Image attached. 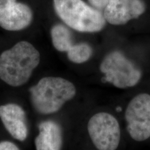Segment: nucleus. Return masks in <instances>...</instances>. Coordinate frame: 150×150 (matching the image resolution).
<instances>
[{
    "label": "nucleus",
    "mask_w": 150,
    "mask_h": 150,
    "mask_svg": "<svg viewBox=\"0 0 150 150\" xmlns=\"http://www.w3.org/2000/svg\"><path fill=\"white\" fill-rule=\"evenodd\" d=\"M40 61V53L32 44L18 42L0 55V79L13 87L23 86Z\"/></svg>",
    "instance_id": "f257e3e1"
},
{
    "label": "nucleus",
    "mask_w": 150,
    "mask_h": 150,
    "mask_svg": "<svg viewBox=\"0 0 150 150\" xmlns=\"http://www.w3.org/2000/svg\"><path fill=\"white\" fill-rule=\"evenodd\" d=\"M34 109L42 115L55 113L67 101L74 98L76 91L74 84L61 77L47 76L29 89Z\"/></svg>",
    "instance_id": "f03ea898"
},
{
    "label": "nucleus",
    "mask_w": 150,
    "mask_h": 150,
    "mask_svg": "<svg viewBox=\"0 0 150 150\" xmlns=\"http://www.w3.org/2000/svg\"><path fill=\"white\" fill-rule=\"evenodd\" d=\"M54 8L59 18L68 27L83 33H96L106 24L101 11L83 0H53Z\"/></svg>",
    "instance_id": "7ed1b4c3"
},
{
    "label": "nucleus",
    "mask_w": 150,
    "mask_h": 150,
    "mask_svg": "<svg viewBox=\"0 0 150 150\" xmlns=\"http://www.w3.org/2000/svg\"><path fill=\"white\" fill-rule=\"evenodd\" d=\"M104 81L118 88L134 87L142 77L140 69L120 51H112L104 58L99 66Z\"/></svg>",
    "instance_id": "20e7f679"
},
{
    "label": "nucleus",
    "mask_w": 150,
    "mask_h": 150,
    "mask_svg": "<svg viewBox=\"0 0 150 150\" xmlns=\"http://www.w3.org/2000/svg\"><path fill=\"white\" fill-rule=\"evenodd\" d=\"M90 138L98 150H116L120 141V128L117 119L108 112H101L88 123Z\"/></svg>",
    "instance_id": "39448f33"
},
{
    "label": "nucleus",
    "mask_w": 150,
    "mask_h": 150,
    "mask_svg": "<svg viewBox=\"0 0 150 150\" xmlns=\"http://www.w3.org/2000/svg\"><path fill=\"white\" fill-rule=\"evenodd\" d=\"M127 131L136 141L150 137V95L142 93L131 99L125 111Z\"/></svg>",
    "instance_id": "423d86ee"
},
{
    "label": "nucleus",
    "mask_w": 150,
    "mask_h": 150,
    "mask_svg": "<svg viewBox=\"0 0 150 150\" xmlns=\"http://www.w3.org/2000/svg\"><path fill=\"white\" fill-rule=\"evenodd\" d=\"M50 33L54 47L59 52H67V58L72 63H83L88 61L93 55V48L89 44L73 43L72 32L64 24H54Z\"/></svg>",
    "instance_id": "0eeeda50"
},
{
    "label": "nucleus",
    "mask_w": 150,
    "mask_h": 150,
    "mask_svg": "<svg viewBox=\"0 0 150 150\" xmlns=\"http://www.w3.org/2000/svg\"><path fill=\"white\" fill-rule=\"evenodd\" d=\"M33 20L31 8L16 0H0V27L10 31L27 28Z\"/></svg>",
    "instance_id": "6e6552de"
},
{
    "label": "nucleus",
    "mask_w": 150,
    "mask_h": 150,
    "mask_svg": "<svg viewBox=\"0 0 150 150\" xmlns=\"http://www.w3.org/2000/svg\"><path fill=\"white\" fill-rule=\"evenodd\" d=\"M145 10L143 0H111L103 14L106 22L112 25H123L139 18Z\"/></svg>",
    "instance_id": "1a4fd4ad"
},
{
    "label": "nucleus",
    "mask_w": 150,
    "mask_h": 150,
    "mask_svg": "<svg viewBox=\"0 0 150 150\" xmlns=\"http://www.w3.org/2000/svg\"><path fill=\"white\" fill-rule=\"evenodd\" d=\"M26 113L22 106L10 103L0 106V119L5 129L15 139L24 141L28 136Z\"/></svg>",
    "instance_id": "9d476101"
},
{
    "label": "nucleus",
    "mask_w": 150,
    "mask_h": 150,
    "mask_svg": "<svg viewBox=\"0 0 150 150\" xmlns=\"http://www.w3.org/2000/svg\"><path fill=\"white\" fill-rule=\"evenodd\" d=\"M38 129L39 134L35 139L36 150H61L63 132L60 125L53 120H45Z\"/></svg>",
    "instance_id": "9b49d317"
},
{
    "label": "nucleus",
    "mask_w": 150,
    "mask_h": 150,
    "mask_svg": "<svg viewBox=\"0 0 150 150\" xmlns=\"http://www.w3.org/2000/svg\"><path fill=\"white\" fill-rule=\"evenodd\" d=\"M111 0H88L90 5L99 11H104Z\"/></svg>",
    "instance_id": "f8f14e48"
},
{
    "label": "nucleus",
    "mask_w": 150,
    "mask_h": 150,
    "mask_svg": "<svg viewBox=\"0 0 150 150\" xmlns=\"http://www.w3.org/2000/svg\"><path fill=\"white\" fill-rule=\"evenodd\" d=\"M0 150H20L18 146L10 141L0 142Z\"/></svg>",
    "instance_id": "ddd939ff"
}]
</instances>
